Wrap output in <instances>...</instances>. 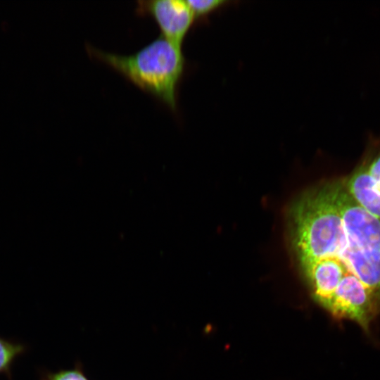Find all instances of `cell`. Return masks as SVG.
Segmentation results:
<instances>
[{"mask_svg":"<svg viewBox=\"0 0 380 380\" xmlns=\"http://www.w3.org/2000/svg\"><path fill=\"white\" fill-rule=\"evenodd\" d=\"M90 51L140 89L156 96L171 109L176 108L177 88L184 68L180 47L160 36L129 56L91 48Z\"/></svg>","mask_w":380,"mask_h":380,"instance_id":"obj_1","label":"cell"},{"mask_svg":"<svg viewBox=\"0 0 380 380\" xmlns=\"http://www.w3.org/2000/svg\"><path fill=\"white\" fill-rule=\"evenodd\" d=\"M332 191L346 234V246L337 258L367 287L380 310V219L360 207L347 190L337 185Z\"/></svg>","mask_w":380,"mask_h":380,"instance_id":"obj_2","label":"cell"},{"mask_svg":"<svg viewBox=\"0 0 380 380\" xmlns=\"http://www.w3.org/2000/svg\"><path fill=\"white\" fill-rule=\"evenodd\" d=\"M293 217L296 244L303 268L326 258H336L346 246V234L331 186L303 198Z\"/></svg>","mask_w":380,"mask_h":380,"instance_id":"obj_3","label":"cell"},{"mask_svg":"<svg viewBox=\"0 0 380 380\" xmlns=\"http://www.w3.org/2000/svg\"><path fill=\"white\" fill-rule=\"evenodd\" d=\"M326 309L337 318L357 322L365 330L380 312L367 287L350 272L345 274Z\"/></svg>","mask_w":380,"mask_h":380,"instance_id":"obj_4","label":"cell"},{"mask_svg":"<svg viewBox=\"0 0 380 380\" xmlns=\"http://www.w3.org/2000/svg\"><path fill=\"white\" fill-rule=\"evenodd\" d=\"M139 4L140 11L156 20L161 30V36L181 48L194 20L186 1L153 0L140 1Z\"/></svg>","mask_w":380,"mask_h":380,"instance_id":"obj_5","label":"cell"},{"mask_svg":"<svg viewBox=\"0 0 380 380\" xmlns=\"http://www.w3.org/2000/svg\"><path fill=\"white\" fill-rule=\"evenodd\" d=\"M313 287L315 298L325 308L329 305L338 284L348 272L336 258H326L304 267Z\"/></svg>","mask_w":380,"mask_h":380,"instance_id":"obj_6","label":"cell"},{"mask_svg":"<svg viewBox=\"0 0 380 380\" xmlns=\"http://www.w3.org/2000/svg\"><path fill=\"white\" fill-rule=\"evenodd\" d=\"M347 191L365 210L380 219V189L366 167L357 170L349 179Z\"/></svg>","mask_w":380,"mask_h":380,"instance_id":"obj_7","label":"cell"},{"mask_svg":"<svg viewBox=\"0 0 380 380\" xmlns=\"http://www.w3.org/2000/svg\"><path fill=\"white\" fill-rule=\"evenodd\" d=\"M26 346L0 336V374L11 376V368L15 360L24 353Z\"/></svg>","mask_w":380,"mask_h":380,"instance_id":"obj_8","label":"cell"},{"mask_svg":"<svg viewBox=\"0 0 380 380\" xmlns=\"http://www.w3.org/2000/svg\"><path fill=\"white\" fill-rule=\"evenodd\" d=\"M226 1L223 0H188L187 4L191 8L194 19L205 16L220 8Z\"/></svg>","mask_w":380,"mask_h":380,"instance_id":"obj_9","label":"cell"},{"mask_svg":"<svg viewBox=\"0 0 380 380\" xmlns=\"http://www.w3.org/2000/svg\"><path fill=\"white\" fill-rule=\"evenodd\" d=\"M41 380H89L82 371L76 367L70 369H63L56 372H49L44 374Z\"/></svg>","mask_w":380,"mask_h":380,"instance_id":"obj_10","label":"cell"},{"mask_svg":"<svg viewBox=\"0 0 380 380\" xmlns=\"http://www.w3.org/2000/svg\"><path fill=\"white\" fill-rule=\"evenodd\" d=\"M366 169L380 189V151L373 157Z\"/></svg>","mask_w":380,"mask_h":380,"instance_id":"obj_11","label":"cell"}]
</instances>
